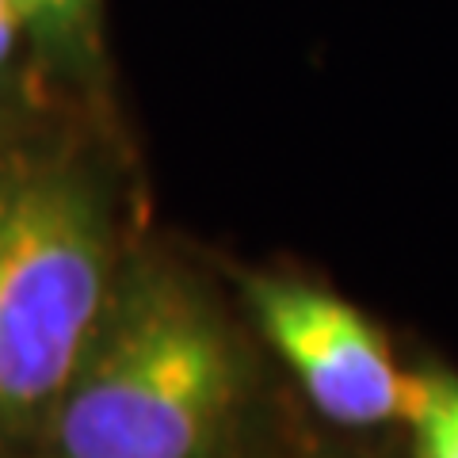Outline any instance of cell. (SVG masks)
<instances>
[{
    "label": "cell",
    "mask_w": 458,
    "mask_h": 458,
    "mask_svg": "<svg viewBox=\"0 0 458 458\" xmlns=\"http://www.w3.org/2000/svg\"><path fill=\"white\" fill-rule=\"evenodd\" d=\"M31 50L27 47V31H23V20L12 0H0V99L8 96L12 81H16V65H20V54Z\"/></svg>",
    "instance_id": "obj_6"
},
{
    "label": "cell",
    "mask_w": 458,
    "mask_h": 458,
    "mask_svg": "<svg viewBox=\"0 0 458 458\" xmlns=\"http://www.w3.org/2000/svg\"><path fill=\"white\" fill-rule=\"evenodd\" d=\"M123 264L107 191L57 153H0V432L47 428Z\"/></svg>",
    "instance_id": "obj_2"
},
{
    "label": "cell",
    "mask_w": 458,
    "mask_h": 458,
    "mask_svg": "<svg viewBox=\"0 0 458 458\" xmlns=\"http://www.w3.org/2000/svg\"><path fill=\"white\" fill-rule=\"evenodd\" d=\"M405 420L412 428V458H458V375H409Z\"/></svg>",
    "instance_id": "obj_5"
},
{
    "label": "cell",
    "mask_w": 458,
    "mask_h": 458,
    "mask_svg": "<svg viewBox=\"0 0 458 458\" xmlns=\"http://www.w3.org/2000/svg\"><path fill=\"white\" fill-rule=\"evenodd\" d=\"M245 298L260 333L321 417L344 428L405 417L409 375L363 310L286 276H245Z\"/></svg>",
    "instance_id": "obj_3"
},
{
    "label": "cell",
    "mask_w": 458,
    "mask_h": 458,
    "mask_svg": "<svg viewBox=\"0 0 458 458\" xmlns=\"http://www.w3.org/2000/svg\"><path fill=\"white\" fill-rule=\"evenodd\" d=\"M23 20L27 47L57 77L89 81L99 73L104 0H12Z\"/></svg>",
    "instance_id": "obj_4"
},
{
    "label": "cell",
    "mask_w": 458,
    "mask_h": 458,
    "mask_svg": "<svg viewBox=\"0 0 458 458\" xmlns=\"http://www.w3.org/2000/svg\"><path fill=\"white\" fill-rule=\"evenodd\" d=\"M237 397L241 355L214 298L138 256L42 432L50 458H218Z\"/></svg>",
    "instance_id": "obj_1"
}]
</instances>
